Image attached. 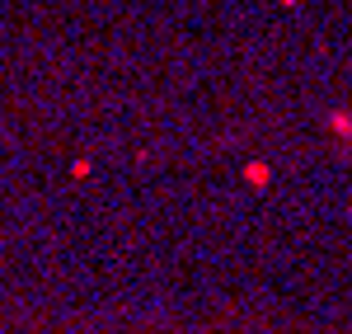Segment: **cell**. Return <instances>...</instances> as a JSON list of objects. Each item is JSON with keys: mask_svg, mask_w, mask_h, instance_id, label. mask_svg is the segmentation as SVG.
Returning <instances> with one entry per match:
<instances>
[{"mask_svg": "<svg viewBox=\"0 0 352 334\" xmlns=\"http://www.w3.org/2000/svg\"><path fill=\"white\" fill-rule=\"evenodd\" d=\"M244 179H249L254 189H263V184H268V179H272V169L263 165V160H249V165H244Z\"/></svg>", "mask_w": 352, "mask_h": 334, "instance_id": "1", "label": "cell"}, {"mask_svg": "<svg viewBox=\"0 0 352 334\" xmlns=\"http://www.w3.org/2000/svg\"><path fill=\"white\" fill-rule=\"evenodd\" d=\"M329 127H333V132H343V137H348V132H352V113H333V118H329Z\"/></svg>", "mask_w": 352, "mask_h": 334, "instance_id": "2", "label": "cell"}, {"mask_svg": "<svg viewBox=\"0 0 352 334\" xmlns=\"http://www.w3.org/2000/svg\"><path fill=\"white\" fill-rule=\"evenodd\" d=\"M348 141H352V132H348Z\"/></svg>", "mask_w": 352, "mask_h": 334, "instance_id": "3", "label": "cell"}]
</instances>
